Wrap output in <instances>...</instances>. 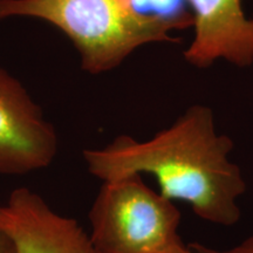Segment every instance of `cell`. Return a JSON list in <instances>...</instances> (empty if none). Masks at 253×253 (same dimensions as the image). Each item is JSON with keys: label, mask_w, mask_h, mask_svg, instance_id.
<instances>
[{"label": "cell", "mask_w": 253, "mask_h": 253, "mask_svg": "<svg viewBox=\"0 0 253 253\" xmlns=\"http://www.w3.org/2000/svg\"><path fill=\"white\" fill-rule=\"evenodd\" d=\"M233 141L218 134L213 113L194 104L147 141L119 136L101 149L84 151L88 171L101 181L148 173L158 192L170 201L188 203L196 216L221 226H233L245 194L242 170L231 162Z\"/></svg>", "instance_id": "obj_1"}, {"label": "cell", "mask_w": 253, "mask_h": 253, "mask_svg": "<svg viewBox=\"0 0 253 253\" xmlns=\"http://www.w3.org/2000/svg\"><path fill=\"white\" fill-rule=\"evenodd\" d=\"M0 231L17 253H94L89 236L77 219L55 212L25 186L13 190L0 204Z\"/></svg>", "instance_id": "obj_5"}, {"label": "cell", "mask_w": 253, "mask_h": 253, "mask_svg": "<svg viewBox=\"0 0 253 253\" xmlns=\"http://www.w3.org/2000/svg\"><path fill=\"white\" fill-rule=\"evenodd\" d=\"M0 253H17L13 243L2 231H0Z\"/></svg>", "instance_id": "obj_9"}, {"label": "cell", "mask_w": 253, "mask_h": 253, "mask_svg": "<svg viewBox=\"0 0 253 253\" xmlns=\"http://www.w3.org/2000/svg\"><path fill=\"white\" fill-rule=\"evenodd\" d=\"M190 248L195 253H253V236L248 237L232 248L224 250L210 248V246L199 244V243H191Z\"/></svg>", "instance_id": "obj_8"}, {"label": "cell", "mask_w": 253, "mask_h": 253, "mask_svg": "<svg viewBox=\"0 0 253 253\" xmlns=\"http://www.w3.org/2000/svg\"><path fill=\"white\" fill-rule=\"evenodd\" d=\"M88 218L94 253H195L179 235L175 202L149 188L142 175L104 181Z\"/></svg>", "instance_id": "obj_3"}, {"label": "cell", "mask_w": 253, "mask_h": 253, "mask_svg": "<svg viewBox=\"0 0 253 253\" xmlns=\"http://www.w3.org/2000/svg\"><path fill=\"white\" fill-rule=\"evenodd\" d=\"M59 149L56 131L18 80L0 68V173L45 169Z\"/></svg>", "instance_id": "obj_4"}, {"label": "cell", "mask_w": 253, "mask_h": 253, "mask_svg": "<svg viewBox=\"0 0 253 253\" xmlns=\"http://www.w3.org/2000/svg\"><path fill=\"white\" fill-rule=\"evenodd\" d=\"M37 18L67 36L90 74L112 71L138 47L173 41L171 32L192 27V17L143 15L132 0H0V19Z\"/></svg>", "instance_id": "obj_2"}, {"label": "cell", "mask_w": 253, "mask_h": 253, "mask_svg": "<svg viewBox=\"0 0 253 253\" xmlns=\"http://www.w3.org/2000/svg\"><path fill=\"white\" fill-rule=\"evenodd\" d=\"M178 0H132L138 13L149 17L166 19H181L192 17L191 13L177 8Z\"/></svg>", "instance_id": "obj_7"}, {"label": "cell", "mask_w": 253, "mask_h": 253, "mask_svg": "<svg viewBox=\"0 0 253 253\" xmlns=\"http://www.w3.org/2000/svg\"><path fill=\"white\" fill-rule=\"evenodd\" d=\"M191 8L194 38L184 50L186 62L208 68L224 60L237 67L253 65V18L242 0H185Z\"/></svg>", "instance_id": "obj_6"}]
</instances>
